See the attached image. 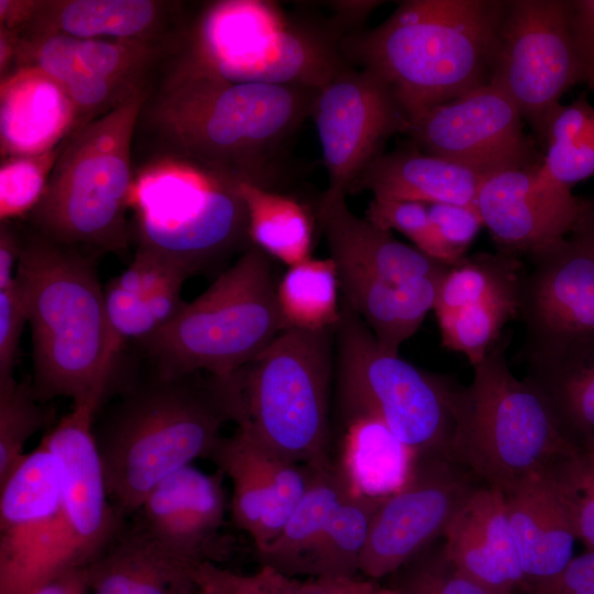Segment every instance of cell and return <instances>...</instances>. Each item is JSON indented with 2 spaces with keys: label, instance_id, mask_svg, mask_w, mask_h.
<instances>
[{
  "label": "cell",
  "instance_id": "f6af8a7d",
  "mask_svg": "<svg viewBox=\"0 0 594 594\" xmlns=\"http://www.w3.org/2000/svg\"><path fill=\"white\" fill-rule=\"evenodd\" d=\"M428 212L450 265L458 263L484 227L476 207L428 204Z\"/></svg>",
  "mask_w": 594,
  "mask_h": 594
},
{
  "label": "cell",
  "instance_id": "836d02e7",
  "mask_svg": "<svg viewBox=\"0 0 594 594\" xmlns=\"http://www.w3.org/2000/svg\"><path fill=\"white\" fill-rule=\"evenodd\" d=\"M385 496L372 495L354 487L339 505L322 535L299 564L295 576L359 578L360 561L371 524Z\"/></svg>",
  "mask_w": 594,
  "mask_h": 594
},
{
  "label": "cell",
  "instance_id": "484cf974",
  "mask_svg": "<svg viewBox=\"0 0 594 594\" xmlns=\"http://www.w3.org/2000/svg\"><path fill=\"white\" fill-rule=\"evenodd\" d=\"M504 501L527 586L562 572L573 559L578 535L553 471L522 481Z\"/></svg>",
  "mask_w": 594,
  "mask_h": 594
},
{
  "label": "cell",
  "instance_id": "7bdbcfd3",
  "mask_svg": "<svg viewBox=\"0 0 594 594\" xmlns=\"http://www.w3.org/2000/svg\"><path fill=\"white\" fill-rule=\"evenodd\" d=\"M365 218L385 230L403 233L420 252L450 265L431 223L428 204L373 197Z\"/></svg>",
  "mask_w": 594,
  "mask_h": 594
},
{
  "label": "cell",
  "instance_id": "4316f807",
  "mask_svg": "<svg viewBox=\"0 0 594 594\" xmlns=\"http://www.w3.org/2000/svg\"><path fill=\"white\" fill-rule=\"evenodd\" d=\"M183 47L54 34L19 38L12 69L34 67L61 84L75 76L157 79Z\"/></svg>",
  "mask_w": 594,
  "mask_h": 594
},
{
  "label": "cell",
  "instance_id": "b9f144b4",
  "mask_svg": "<svg viewBox=\"0 0 594 594\" xmlns=\"http://www.w3.org/2000/svg\"><path fill=\"white\" fill-rule=\"evenodd\" d=\"M394 574L392 587L400 594H488L458 571L442 548L425 550Z\"/></svg>",
  "mask_w": 594,
  "mask_h": 594
},
{
  "label": "cell",
  "instance_id": "ba28073f",
  "mask_svg": "<svg viewBox=\"0 0 594 594\" xmlns=\"http://www.w3.org/2000/svg\"><path fill=\"white\" fill-rule=\"evenodd\" d=\"M333 24L260 0H222L195 14L177 58L235 82L318 89L348 65Z\"/></svg>",
  "mask_w": 594,
  "mask_h": 594
},
{
  "label": "cell",
  "instance_id": "ee69618b",
  "mask_svg": "<svg viewBox=\"0 0 594 594\" xmlns=\"http://www.w3.org/2000/svg\"><path fill=\"white\" fill-rule=\"evenodd\" d=\"M553 474L569 503L578 539L594 551V446H583Z\"/></svg>",
  "mask_w": 594,
  "mask_h": 594
},
{
  "label": "cell",
  "instance_id": "60d3db41",
  "mask_svg": "<svg viewBox=\"0 0 594 594\" xmlns=\"http://www.w3.org/2000/svg\"><path fill=\"white\" fill-rule=\"evenodd\" d=\"M157 79L75 76L63 85L75 111L78 130L152 89Z\"/></svg>",
  "mask_w": 594,
  "mask_h": 594
},
{
  "label": "cell",
  "instance_id": "30bf717a",
  "mask_svg": "<svg viewBox=\"0 0 594 594\" xmlns=\"http://www.w3.org/2000/svg\"><path fill=\"white\" fill-rule=\"evenodd\" d=\"M336 328L285 329L240 371L244 425L276 454L299 464L331 460L330 405Z\"/></svg>",
  "mask_w": 594,
  "mask_h": 594
},
{
  "label": "cell",
  "instance_id": "e575fe53",
  "mask_svg": "<svg viewBox=\"0 0 594 594\" xmlns=\"http://www.w3.org/2000/svg\"><path fill=\"white\" fill-rule=\"evenodd\" d=\"M339 279L334 261L308 258L288 266L276 285L285 329L336 328L341 317Z\"/></svg>",
  "mask_w": 594,
  "mask_h": 594
},
{
  "label": "cell",
  "instance_id": "681fc988",
  "mask_svg": "<svg viewBox=\"0 0 594 594\" xmlns=\"http://www.w3.org/2000/svg\"><path fill=\"white\" fill-rule=\"evenodd\" d=\"M23 244V229L14 221L0 222V288L10 285L16 275Z\"/></svg>",
  "mask_w": 594,
  "mask_h": 594
},
{
  "label": "cell",
  "instance_id": "83f0119b",
  "mask_svg": "<svg viewBox=\"0 0 594 594\" xmlns=\"http://www.w3.org/2000/svg\"><path fill=\"white\" fill-rule=\"evenodd\" d=\"M74 107L61 82L34 67H19L0 78V153L45 152L75 128Z\"/></svg>",
  "mask_w": 594,
  "mask_h": 594
},
{
  "label": "cell",
  "instance_id": "ac0fdd59",
  "mask_svg": "<svg viewBox=\"0 0 594 594\" xmlns=\"http://www.w3.org/2000/svg\"><path fill=\"white\" fill-rule=\"evenodd\" d=\"M99 408L91 399L74 403L41 440L63 468L61 572L89 565L125 526L110 499L95 439Z\"/></svg>",
  "mask_w": 594,
  "mask_h": 594
},
{
  "label": "cell",
  "instance_id": "2e32d148",
  "mask_svg": "<svg viewBox=\"0 0 594 594\" xmlns=\"http://www.w3.org/2000/svg\"><path fill=\"white\" fill-rule=\"evenodd\" d=\"M316 122L326 191L349 194L356 177L382 154L386 141L407 134L410 120L389 87L373 73L348 64L317 89Z\"/></svg>",
  "mask_w": 594,
  "mask_h": 594
},
{
  "label": "cell",
  "instance_id": "cb8c5ba5",
  "mask_svg": "<svg viewBox=\"0 0 594 594\" xmlns=\"http://www.w3.org/2000/svg\"><path fill=\"white\" fill-rule=\"evenodd\" d=\"M446 558L488 594L527 588L509 527L504 495L481 485L466 499L443 534Z\"/></svg>",
  "mask_w": 594,
  "mask_h": 594
},
{
  "label": "cell",
  "instance_id": "7402d4cb",
  "mask_svg": "<svg viewBox=\"0 0 594 594\" xmlns=\"http://www.w3.org/2000/svg\"><path fill=\"white\" fill-rule=\"evenodd\" d=\"M223 476L220 470L210 474L193 464L182 468L150 492L135 522L182 558L219 564L231 552L221 534L228 509Z\"/></svg>",
  "mask_w": 594,
  "mask_h": 594
},
{
  "label": "cell",
  "instance_id": "11a10c76",
  "mask_svg": "<svg viewBox=\"0 0 594 594\" xmlns=\"http://www.w3.org/2000/svg\"><path fill=\"white\" fill-rule=\"evenodd\" d=\"M587 444L594 446V439L591 442H588Z\"/></svg>",
  "mask_w": 594,
  "mask_h": 594
},
{
  "label": "cell",
  "instance_id": "9a60e30c",
  "mask_svg": "<svg viewBox=\"0 0 594 594\" xmlns=\"http://www.w3.org/2000/svg\"><path fill=\"white\" fill-rule=\"evenodd\" d=\"M64 475L41 441L0 483V594H31L62 573Z\"/></svg>",
  "mask_w": 594,
  "mask_h": 594
},
{
  "label": "cell",
  "instance_id": "603a6c76",
  "mask_svg": "<svg viewBox=\"0 0 594 594\" xmlns=\"http://www.w3.org/2000/svg\"><path fill=\"white\" fill-rule=\"evenodd\" d=\"M196 12L166 0H33L19 38L64 34L183 47Z\"/></svg>",
  "mask_w": 594,
  "mask_h": 594
},
{
  "label": "cell",
  "instance_id": "7c38bea8",
  "mask_svg": "<svg viewBox=\"0 0 594 594\" xmlns=\"http://www.w3.org/2000/svg\"><path fill=\"white\" fill-rule=\"evenodd\" d=\"M527 260L517 318L524 326L528 369L552 366L593 351L594 224L583 213L571 234Z\"/></svg>",
  "mask_w": 594,
  "mask_h": 594
},
{
  "label": "cell",
  "instance_id": "f1b7e54d",
  "mask_svg": "<svg viewBox=\"0 0 594 594\" xmlns=\"http://www.w3.org/2000/svg\"><path fill=\"white\" fill-rule=\"evenodd\" d=\"M485 175L414 146L382 153L356 177L350 193L375 198L476 207Z\"/></svg>",
  "mask_w": 594,
  "mask_h": 594
},
{
  "label": "cell",
  "instance_id": "52a82bcc",
  "mask_svg": "<svg viewBox=\"0 0 594 594\" xmlns=\"http://www.w3.org/2000/svg\"><path fill=\"white\" fill-rule=\"evenodd\" d=\"M151 90L73 131L63 142L29 228L88 253H121L134 180L133 136Z\"/></svg>",
  "mask_w": 594,
  "mask_h": 594
},
{
  "label": "cell",
  "instance_id": "277c9868",
  "mask_svg": "<svg viewBox=\"0 0 594 594\" xmlns=\"http://www.w3.org/2000/svg\"><path fill=\"white\" fill-rule=\"evenodd\" d=\"M97 255L26 227L16 270L32 333L35 397L100 406L112 391L106 371L108 322Z\"/></svg>",
  "mask_w": 594,
  "mask_h": 594
},
{
  "label": "cell",
  "instance_id": "9c48e42d",
  "mask_svg": "<svg viewBox=\"0 0 594 594\" xmlns=\"http://www.w3.org/2000/svg\"><path fill=\"white\" fill-rule=\"evenodd\" d=\"M334 378L342 416L377 419L415 457L453 458L464 386L383 348L342 299Z\"/></svg>",
  "mask_w": 594,
  "mask_h": 594
},
{
  "label": "cell",
  "instance_id": "bcb514c9",
  "mask_svg": "<svg viewBox=\"0 0 594 594\" xmlns=\"http://www.w3.org/2000/svg\"><path fill=\"white\" fill-rule=\"evenodd\" d=\"M28 322L25 295L15 277L0 288V382L13 377L21 334Z\"/></svg>",
  "mask_w": 594,
  "mask_h": 594
},
{
  "label": "cell",
  "instance_id": "8d00e7d4",
  "mask_svg": "<svg viewBox=\"0 0 594 594\" xmlns=\"http://www.w3.org/2000/svg\"><path fill=\"white\" fill-rule=\"evenodd\" d=\"M194 578L200 590L210 594H371L376 585L360 578L302 579L268 565L244 574L210 562L198 564Z\"/></svg>",
  "mask_w": 594,
  "mask_h": 594
},
{
  "label": "cell",
  "instance_id": "6da1fadb",
  "mask_svg": "<svg viewBox=\"0 0 594 594\" xmlns=\"http://www.w3.org/2000/svg\"><path fill=\"white\" fill-rule=\"evenodd\" d=\"M317 89L235 82L170 58L140 109L132 153L274 190L278 161L311 116Z\"/></svg>",
  "mask_w": 594,
  "mask_h": 594
},
{
  "label": "cell",
  "instance_id": "ab89813d",
  "mask_svg": "<svg viewBox=\"0 0 594 594\" xmlns=\"http://www.w3.org/2000/svg\"><path fill=\"white\" fill-rule=\"evenodd\" d=\"M63 142L45 152L1 160L0 222L26 218L36 207L61 154Z\"/></svg>",
  "mask_w": 594,
  "mask_h": 594
},
{
  "label": "cell",
  "instance_id": "d6a6232c",
  "mask_svg": "<svg viewBox=\"0 0 594 594\" xmlns=\"http://www.w3.org/2000/svg\"><path fill=\"white\" fill-rule=\"evenodd\" d=\"M248 212L251 244L287 266L311 257L314 222L293 197L250 183H238Z\"/></svg>",
  "mask_w": 594,
  "mask_h": 594
},
{
  "label": "cell",
  "instance_id": "7a4b0ae2",
  "mask_svg": "<svg viewBox=\"0 0 594 594\" xmlns=\"http://www.w3.org/2000/svg\"><path fill=\"white\" fill-rule=\"evenodd\" d=\"M245 419L240 372L151 375L128 384L94 428L110 499L127 519L164 479L209 459L222 427Z\"/></svg>",
  "mask_w": 594,
  "mask_h": 594
},
{
  "label": "cell",
  "instance_id": "ffe728a7",
  "mask_svg": "<svg viewBox=\"0 0 594 594\" xmlns=\"http://www.w3.org/2000/svg\"><path fill=\"white\" fill-rule=\"evenodd\" d=\"M541 164L486 176L475 202L498 252L522 261L571 234L587 204L551 180Z\"/></svg>",
  "mask_w": 594,
  "mask_h": 594
},
{
  "label": "cell",
  "instance_id": "8992f818",
  "mask_svg": "<svg viewBox=\"0 0 594 594\" xmlns=\"http://www.w3.org/2000/svg\"><path fill=\"white\" fill-rule=\"evenodd\" d=\"M270 256L252 245L157 332L138 342L160 377H231L285 330Z\"/></svg>",
  "mask_w": 594,
  "mask_h": 594
},
{
  "label": "cell",
  "instance_id": "d6986e66",
  "mask_svg": "<svg viewBox=\"0 0 594 594\" xmlns=\"http://www.w3.org/2000/svg\"><path fill=\"white\" fill-rule=\"evenodd\" d=\"M522 260L501 252L466 255L450 265L436 298L441 345L475 365L517 318Z\"/></svg>",
  "mask_w": 594,
  "mask_h": 594
},
{
  "label": "cell",
  "instance_id": "5b68a950",
  "mask_svg": "<svg viewBox=\"0 0 594 594\" xmlns=\"http://www.w3.org/2000/svg\"><path fill=\"white\" fill-rule=\"evenodd\" d=\"M502 334L464 386L452 457L488 487L509 493L522 481L552 472L583 447L549 397L529 376L518 380Z\"/></svg>",
  "mask_w": 594,
  "mask_h": 594
},
{
  "label": "cell",
  "instance_id": "d590c367",
  "mask_svg": "<svg viewBox=\"0 0 594 594\" xmlns=\"http://www.w3.org/2000/svg\"><path fill=\"white\" fill-rule=\"evenodd\" d=\"M543 144L541 166L554 183L571 189L576 183L594 177V106L586 92L552 110Z\"/></svg>",
  "mask_w": 594,
  "mask_h": 594
},
{
  "label": "cell",
  "instance_id": "816d5d0a",
  "mask_svg": "<svg viewBox=\"0 0 594 594\" xmlns=\"http://www.w3.org/2000/svg\"><path fill=\"white\" fill-rule=\"evenodd\" d=\"M18 45V34L14 31L0 26V78L12 70L16 58Z\"/></svg>",
  "mask_w": 594,
  "mask_h": 594
},
{
  "label": "cell",
  "instance_id": "c3c4849f",
  "mask_svg": "<svg viewBox=\"0 0 594 594\" xmlns=\"http://www.w3.org/2000/svg\"><path fill=\"white\" fill-rule=\"evenodd\" d=\"M526 590L528 594H594V551L573 558L562 572Z\"/></svg>",
  "mask_w": 594,
  "mask_h": 594
},
{
  "label": "cell",
  "instance_id": "4dcf8cb0",
  "mask_svg": "<svg viewBox=\"0 0 594 594\" xmlns=\"http://www.w3.org/2000/svg\"><path fill=\"white\" fill-rule=\"evenodd\" d=\"M337 265L341 299L362 319L377 342L397 352L433 310L442 278L391 284L369 272Z\"/></svg>",
  "mask_w": 594,
  "mask_h": 594
},
{
  "label": "cell",
  "instance_id": "f5cc1de1",
  "mask_svg": "<svg viewBox=\"0 0 594 594\" xmlns=\"http://www.w3.org/2000/svg\"><path fill=\"white\" fill-rule=\"evenodd\" d=\"M371 594H400L396 588L389 586V587H383L378 586L377 584L374 586Z\"/></svg>",
  "mask_w": 594,
  "mask_h": 594
},
{
  "label": "cell",
  "instance_id": "44dd1931",
  "mask_svg": "<svg viewBox=\"0 0 594 594\" xmlns=\"http://www.w3.org/2000/svg\"><path fill=\"white\" fill-rule=\"evenodd\" d=\"M211 460L233 486L230 503L235 525L255 550L283 529L309 481V466L292 462L262 444L244 425L222 437Z\"/></svg>",
  "mask_w": 594,
  "mask_h": 594
},
{
  "label": "cell",
  "instance_id": "7dc6e473",
  "mask_svg": "<svg viewBox=\"0 0 594 594\" xmlns=\"http://www.w3.org/2000/svg\"><path fill=\"white\" fill-rule=\"evenodd\" d=\"M569 28L582 84L594 94V0H569Z\"/></svg>",
  "mask_w": 594,
  "mask_h": 594
},
{
  "label": "cell",
  "instance_id": "4fadbf2b",
  "mask_svg": "<svg viewBox=\"0 0 594 594\" xmlns=\"http://www.w3.org/2000/svg\"><path fill=\"white\" fill-rule=\"evenodd\" d=\"M488 82L502 89L544 143L563 94L582 84L569 28V0H505Z\"/></svg>",
  "mask_w": 594,
  "mask_h": 594
},
{
  "label": "cell",
  "instance_id": "8fae6325",
  "mask_svg": "<svg viewBox=\"0 0 594 594\" xmlns=\"http://www.w3.org/2000/svg\"><path fill=\"white\" fill-rule=\"evenodd\" d=\"M235 182L169 160L139 164L130 198L139 245L196 275L252 246Z\"/></svg>",
  "mask_w": 594,
  "mask_h": 594
},
{
  "label": "cell",
  "instance_id": "f35d334b",
  "mask_svg": "<svg viewBox=\"0 0 594 594\" xmlns=\"http://www.w3.org/2000/svg\"><path fill=\"white\" fill-rule=\"evenodd\" d=\"M53 417L54 409L35 397L31 382H0V483L25 457L29 439Z\"/></svg>",
  "mask_w": 594,
  "mask_h": 594
},
{
  "label": "cell",
  "instance_id": "3957f363",
  "mask_svg": "<svg viewBox=\"0 0 594 594\" xmlns=\"http://www.w3.org/2000/svg\"><path fill=\"white\" fill-rule=\"evenodd\" d=\"M504 0H407L343 37L348 64L380 77L411 122L487 84Z\"/></svg>",
  "mask_w": 594,
  "mask_h": 594
},
{
  "label": "cell",
  "instance_id": "d4e9b609",
  "mask_svg": "<svg viewBox=\"0 0 594 594\" xmlns=\"http://www.w3.org/2000/svg\"><path fill=\"white\" fill-rule=\"evenodd\" d=\"M345 196L324 191L315 211L336 264L363 270L398 286L444 276L450 265L402 243L392 231L356 216Z\"/></svg>",
  "mask_w": 594,
  "mask_h": 594
},
{
  "label": "cell",
  "instance_id": "e0dca14e",
  "mask_svg": "<svg viewBox=\"0 0 594 594\" xmlns=\"http://www.w3.org/2000/svg\"><path fill=\"white\" fill-rule=\"evenodd\" d=\"M522 120L509 97L487 82L428 110L407 135L420 151L488 176L543 161Z\"/></svg>",
  "mask_w": 594,
  "mask_h": 594
},
{
  "label": "cell",
  "instance_id": "db71d44e",
  "mask_svg": "<svg viewBox=\"0 0 594 594\" xmlns=\"http://www.w3.org/2000/svg\"><path fill=\"white\" fill-rule=\"evenodd\" d=\"M584 216L592 224H594V200H587Z\"/></svg>",
  "mask_w": 594,
  "mask_h": 594
},
{
  "label": "cell",
  "instance_id": "f907efd6",
  "mask_svg": "<svg viewBox=\"0 0 594 594\" xmlns=\"http://www.w3.org/2000/svg\"><path fill=\"white\" fill-rule=\"evenodd\" d=\"M89 571L79 566L64 571L38 585L31 594H89Z\"/></svg>",
  "mask_w": 594,
  "mask_h": 594
},
{
  "label": "cell",
  "instance_id": "9f6ffc18",
  "mask_svg": "<svg viewBox=\"0 0 594 594\" xmlns=\"http://www.w3.org/2000/svg\"><path fill=\"white\" fill-rule=\"evenodd\" d=\"M201 594H210V593H205V592L201 591Z\"/></svg>",
  "mask_w": 594,
  "mask_h": 594
},
{
  "label": "cell",
  "instance_id": "f546056e",
  "mask_svg": "<svg viewBox=\"0 0 594 594\" xmlns=\"http://www.w3.org/2000/svg\"><path fill=\"white\" fill-rule=\"evenodd\" d=\"M135 521L88 565L92 594H201L194 571Z\"/></svg>",
  "mask_w": 594,
  "mask_h": 594
},
{
  "label": "cell",
  "instance_id": "1f68e13d",
  "mask_svg": "<svg viewBox=\"0 0 594 594\" xmlns=\"http://www.w3.org/2000/svg\"><path fill=\"white\" fill-rule=\"evenodd\" d=\"M308 466V485L283 529L271 542L255 550L261 565L294 576L339 505L356 487L348 469L331 460Z\"/></svg>",
  "mask_w": 594,
  "mask_h": 594
},
{
  "label": "cell",
  "instance_id": "5bb4252c",
  "mask_svg": "<svg viewBox=\"0 0 594 594\" xmlns=\"http://www.w3.org/2000/svg\"><path fill=\"white\" fill-rule=\"evenodd\" d=\"M481 485L447 455L416 457L403 484L376 510L360 561L371 581L394 574L427 550Z\"/></svg>",
  "mask_w": 594,
  "mask_h": 594
},
{
  "label": "cell",
  "instance_id": "74e56055",
  "mask_svg": "<svg viewBox=\"0 0 594 594\" xmlns=\"http://www.w3.org/2000/svg\"><path fill=\"white\" fill-rule=\"evenodd\" d=\"M572 436L583 446L594 439V350L572 360L528 369Z\"/></svg>",
  "mask_w": 594,
  "mask_h": 594
}]
</instances>
